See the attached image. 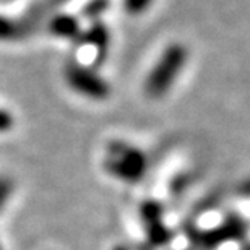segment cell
<instances>
[{
  "label": "cell",
  "mask_w": 250,
  "mask_h": 250,
  "mask_svg": "<svg viewBox=\"0 0 250 250\" xmlns=\"http://www.w3.org/2000/svg\"><path fill=\"white\" fill-rule=\"evenodd\" d=\"M187 49L179 42H174L164 49L161 57L154 63L145 82V91L151 98L164 96L181 75L187 62Z\"/></svg>",
  "instance_id": "cell-1"
},
{
  "label": "cell",
  "mask_w": 250,
  "mask_h": 250,
  "mask_svg": "<svg viewBox=\"0 0 250 250\" xmlns=\"http://www.w3.org/2000/svg\"><path fill=\"white\" fill-rule=\"evenodd\" d=\"M107 7V3H106V0H94L93 3H89L88 7H86V13L88 15H98L99 12H103L104 8Z\"/></svg>",
  "instance_id": "cell-10"
},
{
  "label": "cell",
  "mask_w": 250,
  "mask_h": 250,
  "mask_svg": "<svg viewBox=\"0 0 250 250\" xmlns=\"http://www.w3.org/2000/svg\"><path fill=\"white\" fill-rule=\"evenodd\" d=\"M84 39L89 46L96 47L99 54H104L109 46V31L107 28L101 23L93 24V28L84 34Z\"/></svg>",
  "instance_id": "cell-6"
},
{
  "label": "cell",
  "mask_w": 250,
  "mask_h": 250,
  "mask_svg": "<svg viewBox=\"0 0 250 250\" xmlns=\"http://www.w3.org/2000/svg\"><path fill=\"white\" fill-rule=\"evenodd\" d=\"M49 31L57 38L75 39L80 36V23L72 15L67 13L54 15L51 21H49Z\"/></svg>",
  "instance_id": "cell-4"
},
{
  "label": "cell",
  "mask_w": 250,
  "mask_h": 250,
  "mask_svg": "<svg viewBox=\"0 0 250 250\" xmlns=\"http://www.w3.org/2000/svg\"><path fill=\"white\" fill-rule=\"evenodd\" d=\"M29 24L24 21H17V20L0 17V41H17L28 34Z\"/></svg>",
  "instance_id": "cell-5"
},
{
  "label": "cell",
  "mask_w": 250,
  "mask_h": 250,
  "mask_svg": "<svg viewBox=\"0 0 250 250\" xmlns=\"http://www.w3.org/2000/svg\"><path fill=\"white\" fill-rule=\"evenodd\" d=\"M65 0H44V3H41V8L46 7V8H54V7H59L62 5Z\"/></svg>",
  "instance_id": "cell-11"
},
{
  "label": "cell",
  "mask_w": 250,
  "mask_h": 250,
  "mask_svg": "<svg viewBox=\"0 0 250 250\" xmlns=\"http://www.w3.org/2000/svg\"><path fill=\"white\" fill-rule=\"evenodd\" d=\"M106 169L125 182H137L146 171V158L137 148L125 143H112L106 158Z\"/></svg>",
  "instance_id": "cell-2"
},
{
  "label": "cell",
  "mask_w": 250,
  "mask_h": 250,
  "mask_svg": "<svg viewBox=\"0 0 250 250\" xmlns=\"http://www.w3.org/2000/svg\"><path fill=\"white\" fill-rule=\"evenodd\" d=\"M153 0H125L124 7L130 15H140L151 7Z\"/></svg>",
  "instance_id": "cell-7"
},
{
  "label": "cell",
  "mask_w": 250,
  "mask_h": 250,
  "mask_svg": "<svg viewBox=\"0 0 250 250\" xmlns=\"http://www.w3.org/2000/svg\"><path fill=\"white\" fill-rule=\"evenodd\" d=\"M13 190V182L7 177H0V208L8 202Z\"/></svg>",
  "instance_id": "cell-8"
},
{
  "label": "cell",
  "mask_w": 250,
  "mask_h": 250,
  "mask_svg": "<svg viewBox=\"0 0 250 250\" xmlns=\"http://www.w3.org/2000/svg\"><path fill=\"white\" fill-rule=\"evenodd\" d=\"M65 82L73 91L96 101L106 99L111 91L101 75L78 62H70L65 67Z\"/></svg>",
  "instance_id": "cell-3"
},
{
  "label": "cell",
  "mask_w": 250,
  "mask_h": 250,
  "mask_svg": "<svg viewBox=\"0 0 250 250\" xmlns=\"http://www.w3.org/2000/svg\"><path fill=\"white\" fill-rule=\"evenodd\" d=\"M15 125V119L7 109H0V133H7Z\"/></svg>",
  "instance_id": "cell-9"
}]
</instances>
